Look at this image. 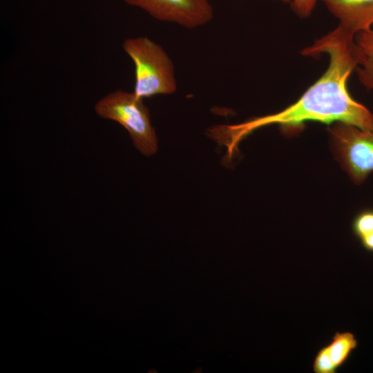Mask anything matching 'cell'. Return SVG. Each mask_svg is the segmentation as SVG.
I'll return each mask as SVG.
<instances>
[{
	"mask_svg": "<svg viewBox=\"0 0 373 373\" xmlns=\"http://www.w3.org/2000/svg\"><path fill=\"white\" fill-rule=\"evenodd\" d=\"M275 1H280V2H283V3H291V0H275Z\"/></svg>",
	"mask_w": 373,
	"mask_h": 373,
	"instance_id": "13",
	"label": "cell"
},
{
	"mask_svg": "<svg viewBox=\"0 0 373 373\" xmlns=\"http://www.w3.org/2000/svg\"><path fill=\"white\" fill-rule=\"evenodd\" d=\"M360 241L365 249L373 252V232L361 238Z\"/></svg>",
	"mask_w": 373,
	"mask_h": 373,
	"instance_id": "12",
	"label": "cell"
},
{
	"mask_svg": "<svg viewBox=\"0 0 373 373\" xmlns=\"http://www.w3.org/2000/svg\"><path fill=\"white\" fill-rule=\"evenodd\" d=\"M317 0H291V7L300 17H307L312 12Z\"/></svg>",
	"mask_w": 373,
	"mask_h": 373,
	"instance_id": "11",
	"label": "cell"
},
{
	"mask_svg": "<svg viewBox=\"0 0 373 373\" xmlns=\"http://www.w3.org/2000/svg\"><path fill=\"white\" fill-rule=\"evenodd\" d=\"M352 229L360 240L373 232V209H365L358 213L353 220Z\"/></svg>",
	"mask_w": 373,
	"mask_h": 373,
	"instance_id": "9",
	"label": "cell"
},
{
	"mask_svg": "<svg viewBox=\"0 0 373 373\" xmlns=\"http://www.w3.org/2000/svg\"><path fill=\"white\" fill-rule=\"evenodd\" d=\"M138 7L153 18L176 23L187 28H195L209 23L213 9L209 0H124Z\"/></svg>",
	"mask_w": 373,
	"mask_h": 373,
	"instance_id": "5",
	"label": "cell"
},
{
	"mask_svg": "<svg viewBox=\"0 0 373 373\" xmlns=\"http://www.w3.org/2000/svg\"><path fill=\"white\" fill-rule=\"evenodd\" d=\"M337 160L352 180L358 184L373 171V128L336 122L328 128Z\"/></svg>",
	"mask_w": 373,
	"mask_h": 373,
	"instance_id": "4",
	"label": "cell"
},
{
	"mask_svg": "<svg viewBox=\"0 0 373 373\" xmlns=\"http://www.w3.org/2000/svg\"><path fill=\"white\" fill-rule=\"evenodd\" d=\"M355 36L351 30L338 25L302 50L301 54L307 57L326 53L329 64L322 76L294 104L278 113L240 124L212 126L211 138L226 146L231 156L244 137L268 125L292 128L306 122H341L363 129L373 128V113L353 99L347 89L349 77L358 64Z\"/></svg>",
	"mask_w": 373,
	"mask_h": 373,
	"instance_id": "1",
	"label": "cell"
},
{
	"mask_svg": "<svg viewBox=\"0 0 373 373\" xmlns=\"http://www.w3.org/2000/svg\"><path fill=\"white\" fill-rule=\"evenodd\" d=\"M327 346L332 361L338 370L357 348L358 341L350 332H336Z\"/></svg>",
	"mask_w": 373,
	"mask_h": 373,
	"instance_id": "8",
	"label": "cell"
},
{
	"mask_svg": "<svg viewBox=\"0 0 373 373\" xmlns=\"http://www.w3.org/2000/svg\"><path fill=\"white\" fill-rule=\"evenodd\" d=\"M339 20L338 25L356 35L372 28L373 0H320Z\"/></svg>",
	"mask_w": 373,
	"mask_h": 373,
	"instance_id": "6",
	"label": "cell"
},
{
	"mask_svg": "<svg viewBox=\"0 0 373 373\" xmlns=\"http://www.w3.org/2000/svg\"><path fill=\"white\" fill-rule=\"evenodd\" d=\"M312 367L315 373H336L337 372L330 358L327 345L317 352Z\"/></svg>",
	"mask_w": 373,
	"mask_h": 373,
	"instance_id": "10",
	"label": "cell"
},
{
	"mask_svg": "<svg viewBox=\"0 0 373 373\" xmlns=\"http://www.w3.org/2000/svg\"><path fill=\"white\" fill-rule=\"evenodd\" d=\"M96 114L115 121L126 129L135 147L144 155L155 154L157 137L143 99L133 92L115 90L101 98L94 107Z\"/></svg>",
	"mask_w": 373,
	"mask_h": 373,
	"instance_id": "3",
	"label": "cell"
},
{
	"mask_svg": "<svg viewBox=\"0 0 373 373\" xmlns=\"http://www.w3.org/2000/svg\"><path fill=\"white\" fill-rule=\"evenodd\" d=\"M135 66L133 93L141 99L175 92L177 82L171 59L163 48L147 37L126 39L122 44Z\"/></svg>",
	"mask_w": 373,
	"mask_h": 373,
	"instance_id": "2",
	"label": "cell"
},
{
	"mask_svg": "<svg viewBox=\"0 0 373 373\" xmlns=\"http://www.w3.org/2000/svg\"><path fill=\"white\" fill-rule=\"evenodd\" d=\"M358 64L355 68L358 81L373 90V28L355 36Z\"/></svg>",
	"mask_w": 373,
	"mask_h": 373,
	"instance_id": "7",
	"label": "cell"
}]
</instances>
